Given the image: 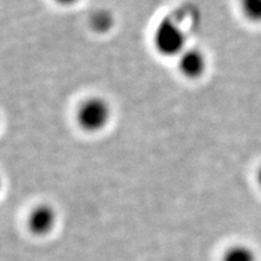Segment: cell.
Returning <instances> with one entry per match:
<instances>
[{"mask_svg":"<svg viewBox=\"0 0 261 261\" xmlns=\"http://www.w3.org/2000/svg\"><path fill=\"white\" fill-rule=\"evenodd\" d=\"M112 119V107L102 97H92L81 104L76 114L79 126L89 133H97L106 128Z\"/></svg>","mask_w":261,"mask_h":261,"instance_id":"1","label":"cell"},{"mask_svg":"<svg viewBox=\"0 0 261 261\" xmlns=\"http://www.w3.org/2000/svg\"><path fill=\"white\" fill-rule=\"evenodd\" d=\"M154 44L162 56L179 57L188 47L187 35L172 19H163L156 28Z\"/></svg>","mask_w":261,"mask_h":261,"instance_id":"2","label":"cell"},{"mask_svg":"<svg viewBox=\"0 0 261 261\" xmlns=\"http://www.w3.org/2000/svg\"><path fill=\"white\" fill-rule=\"evenodd\" d=\"M178 68L188 79H200L207 70V57L200 48L187 47L178 57Z\"/></svg>","mask_w":261,"mask_h":261,"instance_id":"3","label":"cell"},{"mask_svg":"<svg viewBox=\"0 0 261 261\" xmlns=\"http://www.w3.org/2000/svg\"><path fill=\"white\" fill-rule=\"evenodd\" d=\"M57 215L50 204H40L32 211L28 218L29 230L37 236L50 233L56 225Z\"/></svg>","mask_w":261,"mask_h":261,"instance_id":"4","label":"cell"},{"mask_svg":"<svg viewBox=\"0 0 261 261\" xmlns=\"http://www.w3.org/2000/svg\"><path fill=\"white\" fill-rule=\"evenodd\" d=\"M240 5L248 21L261 23V0H240Z\"/></svg>","mask_w":261,"mask_h":261,"instance_id":"5","label":"cell"},{"mask_svg":"<svg viewBox=\"0 0 261 261\" xmlns=\"http://www.w3.org/2000/svg\"><path fill=\"white\" fill-rule=\"evenodd\" d=\"M223 261H256L255 254L247 246H233L226 250Z\"/></svg>","mask_w":261,"mask_h":261,"instance_id":"6","label":"cell"},{"mask_svg":"<svg viewBox=\"0 0 261 261\" xmlns=\"http://www.w3.org/2000/svg\"><path fill=\"white\" fill-rule=\"evenodd\" d=\"M113 24V16L109 11H106V10H100V11L94 12L92 18H91V25L98 33H106L110 31Z\"/></svg>","mask_w":261,"mask_h":261,"instance_id":"7","label":"cell"},{"mask_svg":"<svg viewBox=\"0 0 261 261\" xmlns=\"http://www.w3.org/2000/svg\"><path fill=\"white\" fill-rule=\"evenodd\" d=\"M55 2L58 3L60 5H63V6H70V5H74L76 4L79 0H55Z\"/></svg>","mask_w":261,"mask_h":261,"instance_id":"8","label":"cell"},{"mask_svg":"<svg viewBox=\"0 0 261 261\" xmlns=\"http://www.w3.org/2000/svg\"><path fill=\"white\" fill-rule=\"evenodd\" d=\"M256 181H257V185H259V188L261 189V167L256 173Z\"/></svg>","mask_w":261,"mask_h":261,"instance_id":"9","label":"cell"}]
</instances>
